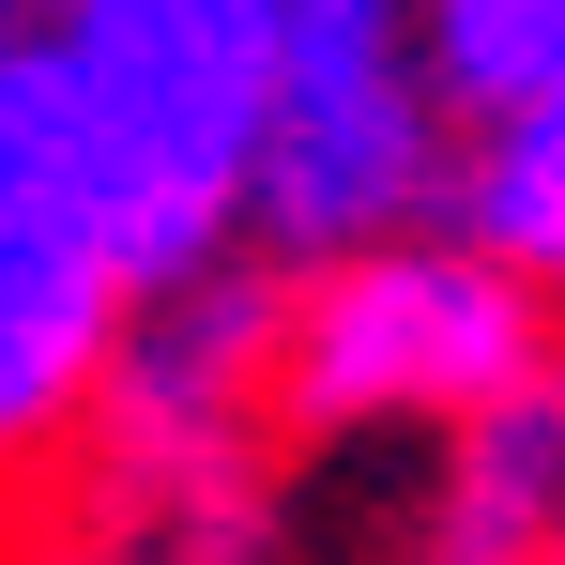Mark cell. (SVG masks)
Masks as SVG:
<instances>
[{"mask_svg":"<svg viewBox=\"0 0 565 565\" xmlns=\"http://www.w3.org/2000/svg\"><path fill=\"white\" fill-rule=\"evenodd\" d=\"M276 46V0H46L0 46V184H31L138 306L214 276L245 260Z\"/></svg>","mask_w":565,"mask_h":565,"instance_id":"6da1fadb","label":"cell"},{"mask_svg":"<svg viewBox=\"0 0 565 565\" xmlns=\"http://www.w3.org/2000/svg\"><path fill=\"white\" fill-rule=\"evenodd\" d=\"M551 306L459 230H413L367 260H321L276 306V428L290 444H382V428H473L520 382H551Z\"/></svg>","mask_w":565,"mask_h":565,"instance_id":"7a4b0ae2","label":"cell"},{"mask_svg":"<svg viewBox=\"0 0 565 565\" xmlns=\"http://www.w3.org/2000/svg\"><path fill=\"white\" fill-rule=\"evenodd\" d=\"M459 107L428 93L413 15H290L260 169H245V260L321 276L413 230H459Z\"/></svg>","mask_w":565,"mask_h":565,"instance_id":"3957f363","label":"cell"},{"mask_svg":"<svg viewBox=\"0 0 565 565\" xmlns=\"http://www.w3.org/2000/svg\"><path fill=\"white\" fill-rule=\"evenodd\" d=\"M122 321H138V290L107 276V260H93L31 184H0V459L93 428Z\"/></svg>","mask_w":565,"mask_h":565,"instance_id":"277c9868","label":"cell"},{"mask_svg":"<svg viewBox=\"0 0 565 565\" xmlns=\"http://www.w3.org/2000/svg\"><path fill=\"white\" fill-rule=\"evenodd\" d=\"M397 565H565V367L428 444Z\"/></svg>","mask_w":565,"mask_h":565,"instance_id":"5b68a950","label":"cell"},{"mask_svg":"<svg viewBox=\"0 0 565 565\" xmlns=\"http://www.w3.org/2000/svg\"><path fill=\"white\" fill-rule=\"evenodd\" d=\"M413 62L459 107V138L565 93V0H413Z\"/></svg>","mask_w":565,"mask_h":565,"instance_id":"8992f818","label":"cell"},{"mask_svg":"<svg viewBox=\"0 0 565 565\" xmlns=\"http://www.w3.org/2000/svg\"><path fill=\"white\" fill-rule=\"evenodd\" d=\"M459 245H489L535 306H565V93L459 153Z\"/></svg>","mask_w":565,"mask_h":565,"instance_id":"52a82bcc","label":"cell"},{"mask_svg":"<svg viewBox=\"0 0 565 565\" xmlns=\"http://www.w3.org/2000/svg\"><path fill=\"white\" fill-rule=\"evenodd\" d=\"M276 15H413V0H276Z\"/></svg>","mask_w":565,"mask_h":565,"instance_id":"ba28073f","label":"cell"},{"mask_svg":"<svg viewBox=\"0 0 565 565\" xmlns=\"http://www.w3.org/2000/svg\"><path fill=\"white\" fill-rule=\"evenodd\" d=\"M31 15H46V0H0V46H15V31H31Z\"/></svg>","mask_w":565,"mask_h":565,"instance_id":"9c48e42d","label":"cell"}]
</instances>
